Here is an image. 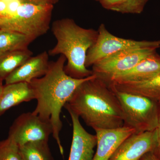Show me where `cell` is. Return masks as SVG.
Here are the masks:
<instances>
[{"instance_id": "cell-4", "label": "cell", "mask_w": 160, "mask_h": 160, "mask_svg": "<svg viewBox=\"0 0 160 160\" xmlns=\"http://www.w3.org/2000/svg\"><path fill=\"white\" fill-rule=\"evenodd\" d=\"M121 105L124 126L135 130V133L154 131L158 126L159 105L155 101L140 95L120 91L109 84Z\"/></svg>"}, {"instance_id": "cell-17", "label": "cell", "mask_w": 160, "mask_h": 160, "mask_svg": "<svg viewBox=\"0 0 160 160\" xmlns=\"http://www.w3.org/2000/svg\"><path fill=\"white\" fill-rule=\"evenodd\" d=\"M32 42L31 39L22 33L0 29V56L9 52L28 49Z\"/></svg>"}, {"instance_id": "cell-11", "label": "cell", "mask_w": 160, "mask_h": 160, "mask_svg": "<svg viewBox=\"0 0 160 160\" xmlns=\"http://www.w3.org/2000/svg\"><path fill=\"white\" fill-rule=\"evenodd\" d=\"M95 131L97 138V149L92 160H109L122 142L135 133L134 129L124 126L116 129Z\"/></svg>"}, {"instance_id": "cell-20", "label": "cell", "mask_w": 160, "mask_h": 160, "mask_svg": "<svg viewBox=\"0 0 160 160\" xmlns=\"http://www.w3.org/2000/svg\"><path fill=\"white\" fill-rule=\"evenodd\" d=\"M0 160H23L19 146L9 137L0 141Z\"/></svg>"}, {"instance_id": "cell-3", "label": "cell", "mask_w": 160, "mask_h": 160, "mask_svg": "<svg viewBox=\"0 0 160 160\" xmlns=\"http://www.w3.org/2000/svg\"><path fill=\"white\" fill-rule=\"evenodd\" d=\"M52 31L56 45L49 51V55H62L67 63L64 67L66 74L72 78L83 79L93 75L86 67L87 52L97 40L98 32L78 25L72 19L66 18L55 21Z\"/></svg>"}, {"instance_id": "cell-1", "label": "cell", "mask_w": 160, "mask_h": 160, "mask_svg": "<svg viewBox=\"0 0 160 160\" xmlns=\"http://www.w3.org/2000/svg\"><path fill=\"white\" fill-rule=\"evenodd\" d=\"M66 62L65 57L61 55L56 61L49 62V69L45 75L29 83L37 101L36 107L32 112L51 123L52 137L62 155L64 149L60 137L62 127L61 119L62 109L78 87L94 75L83 79L72 78L64 70Z\"/></svg>"}, {"instance_id": "cell-19", "label": "cell", "mask_w": 160, "mask_h": 160, "mask_svg": "<svg viewBox=\"0 0 160 160\" xmlns=\"http://www.w3.org/2000/svg\"><path fill=\"white\" fill-rule=\"evenodd\" d=\"M48 142H30L19 146L23 160H54Z\"/></svg>"}, {"instance_id": "cell-13", "label": "cell", "mask_w": 160, "mask_h": 160, "mask_svg": "<svg viewBox=\"0 0 160 160\" xmlns=\"http://www.w3.org/2000/svg\"><path fill=\"white\" fill-rule=\"evenodd\" d=\"M160 74V55L157 52L125 72L113 77L107 83H136L155 77Z\"/></svg>"}, {"instance_id": "cell-24", "label": "cell", "mask_w": 160, "mask_h": 160, "mask_svg": "<svg viewBox=\"0 0 160 160\" xmlns=\"http://www.w3.org/2000/svg\"><path fill=\"white\" fill-rule=\"evenodd\" d=\"M159 105V121L158 126L157 129L158 138V151L160 153V100L158 101Z\"/></svg>"}, {"instance_id": "cell-8", "label": "cell", "mask_w": 160, "mask_h": 160, "mask_svg": "<svg viewBox=\"0 0 160 160\" xmlns=\"http://www.w3.org/2000/svg\"><path fill=\"white\" fill-rule=\"evenodd\" d=\"M52 133L51 123L32 112L23 113L16 119L9 129L8 137L20 146L30 142H48Z\"/></svg>"}, {"instance_id": "cell-12", "label": "cell", "mask_w": 160, "mask_h": 160, "mask_svg": "<svg viewBox=\"0 0 160 160\" xmlns=\"http://www.w3.org/2000/svg\"><path fill=\"white\" fill-rule=\"evenodd\" d=\"M49 53L44 51L31 57L5 78L6 85L18 82L30 83L45 75L49 69Z\"/></svg>"}, {"instance_id": "cell-14", "label": "cell", "mask_w": 160, "mask_h": 160, "mask_svg": "<svg viewBox=\"0 0 160 160\" xmlns=\"http://www.w3.org/2000/svg\"><path fill=\"white\" fill-rule=\"evenodd\" d=\"M34 99V92L29 83L18 82L5 85L0 96V117L10 108Z\"/></svg>"}, {"instance_id": "cell-25", "label": "cell", "mask_w": 160, "mask_h": 160, "mask_svg": "<svg viewBox=\"0 0 160 160\" xmlns=\"http://www.w3.org/2000/svg\"><path fill=\"white\" fill-rule=\"evenodd\" d=\"M2 80H3L1 78V77H0V96H1L2 92L3 87H4V86H3L2 84Z\"/></svg>"}, {"instance_id": "cell-15", "label": "cell", "mask_w": 160, "mask_h": 160, "mask_svg": "<svg viewBox=\"0 0 160 160\" xmlns=\"http://www.w3.org/2000/svg\"><path fill=\"white\" fill-rule=\"evenodd\" d=\"M108 84L112 85L120 91L140 95L158 102L160 100V74L139 82Z\"/></svg>"}, {"instance_id": "cell-7", "label": "cell", "mask_w": 160, "mask_h": 160, "mask_svg": "<svg viewBox=\"0 0 160 160\" xmlns=\"http://www.w3.org/2000/svg\"><path fill=\"white\" fill-rule=\"evenodd\" d=\"M155 49H133L108 56L92 66V71L97 77L108 82L114 76L130 70L156 51Z\"/></svg>"}, {"instance_id": "cell-22", "label": "cell", "mask_w": 160, "mask_h": 160, "mask_svg": "<svg viewBox=\"0 0 160 160\" xmlns=\"http://www.w3.org/2000/svg\"><path fill=\"white\" fill-rule=\"evenodd\" d=\"M8 6L4 0H0V19L8 18Z\"/></svg>"}, {"instance_id": "cell-9", "label": "cell", "mask_w": 160, "mask_h": 160, "mask_svg": "<svg viewBox=\"0 0 160 160\" xmlns=\"http://www.w3.org/2000/svg\"><path fill=\"white\" fill-rule=\"evenodd\" d=\"M158 151L157 129L133 133L118 147L109 160H141L149 152Z\"/></svg>"}, {"instance_id": "cell-16", "label": "cell", "mask_w": 160, "mask_h": 160, "mask_svg": "<svg viewBox=\"0 0 160 160\" xmlns=\"http://www.w3.org/2000/svg\"><path fill=\"white\" fill-rule=\"evenodd\" d=\"M29 49L9 52L0 56V77L2 80L32 57Z\"/></svg>"}, {"instance_id": "cell-26", "label": "cell", "mask_w": 160, "mask_h": 160, "mask_svg": "<svg viewBox=\"0 0 160 160\" xmlns=\"http://www.w3.org/2000/svg\"><path fill=\"white\" fill-rule=\"evenodd\" d=\"M94 1H97V2H98V1H99V0H94Z\"/></svg>"}, {"instance_id": "cell-6", "label": "cell", "mask_w": 160, "mask_h": 160, "mask_svg": "<svg viewBox=\"0 0 160 160\" xmlns=\"http://www.w3.org/2000/svg\"><path fill=\"white\" fill-rule=\"evenodd\" d=\"M96 42L87 52L86 66L87 68L102 59L119 52L133 49L160 48V40L136 41L116 36L109 32L105 24L100 25Z\"/></svg>"}, {"instance_id": "cell-5", "label": "cell", "mask_w": 160, "mask_h": 160, "mask_svg": "<svg viewBox=\"0 0 160 160\" xmlns=\"http://www.w3.org/2000/svg\"><path fill=\"white\" fill-rule=\"evenodd\" d=\"M52 5L21 3L11 17L0 19V29L25 35L34 41L50 28Z\"/></svg>"}, {"instance_id": "cell-23", "label": "cell", "mask_w": 160, "mask_h": 160, "mask_svg": "<svg viewBox=\"0 0 160 160\" xmlns=\"http://www.w3.org/2000/svg\"><path fill=\"white\" fill-rule=\"evenodd\" d=\"M141 160H160V154L156 151L149 152Z\"/></svg>"}, {"instance_id": "cell-18", "label": "cell", "mask_w": 160, "mask_h": 160, "mask_svg": "<svg viewBox=\"0 0 160 160\" xmlns=\"http://www.w3.org/2000/svg\"><path fill=\"white\" fill-rule=\"evenodd\" d=\"M148 0H99L98 2L107 10L127 14H140Z\"/></svg>"}, {"instance_id": "cell-2", "label": "cell", "mask_w": 160, "mask_h": 160, "mask_svg": "<svg viewBox=\"0 0 160 160\" xmlns=\"http://www.w3.org/2000/svg\"><path fill=\"white\" fill-rule=\"evenodd\" d=\"M94 130L124 126L122 107L108 83L94 74L82 83L64 106Z\"/></svg>"}, {"instance_id": "cell-21", "label": "cell", "mask_w": 160, "mask_h": 160, "mask_svg": "<svg viewBox=\"0 0 160 160\" xmlns=\"http://www.w3.org/2000/svg\"><path fill=\"white\" fill-rule=\"evenodd\" d=\"M21 3H28L39 5H52L58 2V0H19Z\"/></svg>"}, {"instance_id": "cell-10", "label": "cell", "mask_w": 160, "mask_h": 160, "mask_svg": "<svg viewBox=\"0 0 160 160\" xmlns=\"http://www.w3.org/2000/svg\"><path fill=\"white\" fill-rule=\"evenodd\" d=\"M72 124V142L68 160H92L94 149L97 145L96 135L86 131L81 125L79 117L72 112L68 110Z\"/></svg>"}]
</instances>
